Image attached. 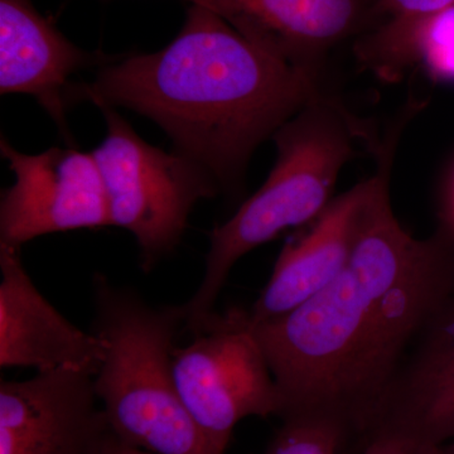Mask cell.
<instances>
[{
    "mask_svg": "<svg viewBox=\"0 0 454 454\" xmlns=\"http://www.w3.org/2000/svg\"><path fill=\"white\" fill-rule=\"evenodd\" d=\"M372 176L334 197L309 229L289 240L262 294L247 312L259 325L292 312L340 276L348 264Z\"/></svg>",
    "mask_w": 454,
    "mask_h": 454,
    "instance_id": "cell-13",
    "label": "cell"
},
{
    "mask_svg": "<svg viewBox=\"0 0 454 454\" xmlns=\"http://www.w3.org/2000/svg\"><path fill=\"white\" fill-rule=\"evenodd\" d=\"M265 454H339L345 437L336 424L309 417L282 418Z\"/></svg>",
    "mask_w": 454,
    "mask_h": 454,
    "instance_id": "cell-15",
    "label": "cell"
},
{
    "mask_svg": "<svg viewBox=\"0 0 454 454\" xmlns=\"http://www.w3.org/2000/svg\"><path fill=\"white\" fill-rule=\"evenodd\" d=\"M417 454H454V447L452 443L442 444V446H433L422 448L417 450Z\"/></svg>",
    "mask_w": 454,
    "mask_h": 454,
    "instance_id": "cell-20",
    "label": "cell"
},
{
    "mask_svg": "<svg viewBox=\"0 0 454 454\" xmlns=\"http://www.w3.org/2000/svg\"><path fill=\"white\" fill-rule=\"evenodd\" d=\"M182 306L153 307L106 278L94 282L92 333L104 343L94 389L116 438L155 454H220L179 395L173 369Z\"/></svg>",
    "mask_w": 454,
    "mask_h": 454,
    "instance_id": "cell-4",
    "label": "cell"
},
{
    "mask_svg": "<svg viewBox=\"0 0 454 454\" xmlns=\"http://www.w3.org/2000/svg\"><path fill=\"white\" fill-rule=\"evenodd\" d=\"M355 55L384 82H399L417 64L434 79L454 82V4L427 16L387 18L357 38Z\"/></svg>",
    "mask_w": 454,
    "mask_h": 454,
    "instance_id": "cell-14",
    "label": "cell"
},
{
    "mask_svg": "<svg viewBox=\"0 0 454 454\" xmlns=\"http://www.w3.org/2000/svg\"><path fill=\"white\" fill-rule=\"evenodd\" d=\"M113 434L89 373L0 384V454H104Z\"/></svg>",
    "mask_w": 454,
    "mask_h": 454,
    "instance_id": "cell-8",
    "label": "cell"
},
{
    "mask_svg": "<svg viewBox=\"0 0 454 454\" xmlns=\"http://www.w3.org/2000/svg\"><path fill=\"white\" fill-rule=\"evenodd\" d=\"M363 454H417L404 442L395 438L380 437L372 439L363 450Z\"/></svg>",
    "mask_w": 454,
    "mask_h": 454,
    "instance_id": "cell-17",
    "label": "cell"
},
{
    "mask_svg": "<svg viewBox=\"0 0 454 454\" xmlns=\"http://www.w3.org/2000/svg\"><path fill=\"white\" fill-rule=\"evenodd\" d=\"M107 133L91 152L104 187L114 226L133 234L139 264L153 270L175 252L197 202L219 195L211 176L178 153L148 145L115 112L100 107Z\"/></svg>",
    "mask_w": 454,
    "mask_h": 454,
    "instance_id": "cell-5",
    "label": "cell"
},
{
    "mask_svg": "<svg viewBox=\"0 0 454 454\" xmlns=\"http://www.w3.org/2000/svg\"><path fill=\"white\" fill-rule=\"evenodd\" d=\"M453 4L454 0H379L387 20L427 16Z\"/></svg>",
    "mask_w": 454,
    "mask_h": 454,
    "instance_id": "cell-16",
    "label": "cell"
},
{
    "mask_svg": "<svg viewBox=\"0 0 454 454\" xmlns=\"http://www.w3.org/2000/svg\"><path fill=\"white\" fill-rule=\"evenodd\" d=\"M173 369L188 413L220 454L245 418L282 414V394L243 309L215 313L190 345L176 348Z\"/></svg>",
    "mask_w": 454,
    "mask_h": 454,
    "instance_id": "cell-6",
    "label": "cell"
},
{
    "mask_svg": "<svg viewBox=\"0 0 454 454\" xmlns=\"http://www.w3.org/2000/svg\"><path fill=\"white\" fill-rule=\"evenodd\" d=\"M327 89L325 74L284 61L210 9L190 4L168 46L106 65L71 104L127 107L160 125L220 192L240 190L256 148Z\"/></svg>",
    "mask_w": 454,
    "mask_h": 454,
    "instance_id": "cell-2",
    "label": "cell"
},
{
    "mask_svg": "<svg viewBox=\"0 0 454 454\" xmlns=\"http://www.w3.org/2000/svg\"><path fill=\"white\" fill-rule=\"evenodd\" d=\"M444 216H446L448 232L454 241V173L450 178V186H448L446 201H444Z\"/></svg>",
    "mask_w": 454,
    "mask_h": 454,
    "instance_id": "cell-19",
    "label": "cell"
},
{
    "mask_svg": "<svg viewBox=\"0 0 454 454\" xmlns=\"http://www.w3.org/2000/svg\"><path fill=\"white\" fill-rule=\"evenodd\" d=\"M414 452L454 442V284L406 349L372 433Z\"/></svg>",
    "mask_w": 454,
    "mask_h": 454,
    "instance_id": "cell-9",
    "label": "cell"
},
{
    "mask_svg": "<svg viewBox=\"0 0 454 454\" xmlns=\"http://www.w3.org/2000/svg\"><path fill=\"white\" fill-rule=\"evenodd\" d=\"M450 443H452V444H453V447H454V442H450Z\"/></svg>",
    "mask_w": 454,
    "mask_h": 454,
    "instance_id": "cell-21",
    "label": "cell"
},
{
    "mask_svg": "<svg viewBox=\"0 0 454 454\" xmlns=\"http://www.w3.org/2000/svg\"><path fill=\"white\" fill-rule=\"evenodd\" d=\"M380 139L328 88L280 127L267 181L210 232L202 282L182 306L184 330L201 333L236 262L284 230L315 221L334 199L340 170L357 149L373 153Z\"/></svg>",
    "mask_w": 454,
    "mask_h": 454,
    "instance_id": "cell-3",
    "label": "cell"
},
{
    "mask_svg": "<svg viewBox=\"0 0 454 454\" xmlns=\"http://www.w3.org/2000/svg\"><path fill=\"white\" fill-rule=\"evenodd\" d=\"M284 61L325 74L328 51L384 22L379 0H186ZM356 38V40H357Z\"/></svg>",
    "mask_w": 454,
    "mask_h": 454,
    "instance_id": "cell-10",
    "label": "cell"
},
{
    "mask_svg": "<svg viewBox=\"0 0 454 454\" xmlns=\"http://www.w3.org/2000/svg\"><path fill=\"white\" fill-rule=\"evenodd\" d=\"M104 454H155L152 452H146V450H140V448L131 447L129 444L124 443L121 439L116 438L115 434H113L107 441Z\"/></svg>",
    "mask_w": 454,
    "mask_h": 454,
    "instance_id": "cell-18",
    "label": "cell"
},
{
    "mask_svg": "<svg viewBox=\"0 0 454 454\" xmlns=\"http://www.w3.org/2000/svg\"><path fill=\"white\" fill-rule=\"evenodd\" d=\"M101 61L71 43L31 0H0V94L35 98L67 139L70 80Z\"/></svg>",
    "mask_w": 454,
    "mask_h": 454,
    "instance_id": "cell-12",
    "label": "cell"
},
{
    "mask_svg": "<svg viewBox=\"0 0 454 454\" xmlns=\"http://www.w3.org/2000/svg\"><path fill=\"white\" fill-rule=\"evenodd\" d=\"M400 133L387 130L373 153L372 191L340 276L292 312L247 322L282 394L279 417L328 420L345 447L355 442L363 450L406 349L454 284L452 239H415L393 210Z\"/></svg>",
    "mask_w": 454,
    "mask_h": 454,
    "instance_id": "cell-1",
    "label": "cell"
},
{
    "mask_svg": "<svg viewBox=\"0 0 454 454\" xmlns=\"http://www.w3.org/2000/svg\"><path fill=\"white\" fill-rule=\"evenodd\" d=\"M0 366L95 376L103 363V340L71 324L41 294L20 249L0 244Z\"/></svg>",
    "mask_w": 454,
    "mask_h": 454,
    "instance_id": "cell-11",
    "label": "cell"
},
{
    "mask_svg": "<svg viewBox=\"0 0 454 454\" xmlns=\"http://www.w3.org/2000/svg\"><path fill=\"white\" fill-rule=\"evenodd\" d=\"M0 153L16 178L0 199V244L22 249L40 236L113 225L106 187L91 153L51 148L25 154L4 137Z\"/></svg>",
    "mask_w": 454,
    "mask_h": 454,
    "instance_id": "cell-7",
    "label": "cell"
}]
</instances>
